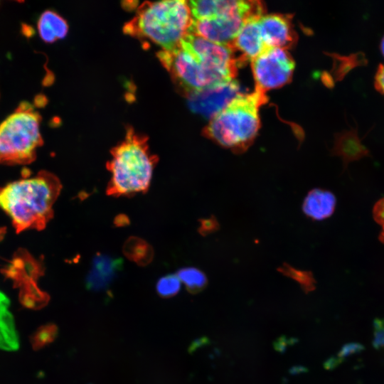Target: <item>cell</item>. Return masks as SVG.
<instances>
[{"instance_id": "cell-6", "label": "cell", "mask_w": 384, "mask_h": 384, "mask_svg": "<svg viewBox=\"0 0 384 384\" xmlns=\"http://www.w3.org/2000/svg\"><path fill=\"white\" fill-rule=\"evenodd\" d=\"M156 55L170 73L177 88L185 96L207 87L231 80L207 68L181 46L172 50H161Z\"/></svg>"}, {"instance_id": "cell-14", "label": "cell", "mask_w": 384, "mask_h": 384, "mask_svg": "<svg viewBox=\"0 0 384 384\" xmlns=\"http://www.w3.org/2000/svg\"><path fill=\"white\" fill-rule=\"evenodd\" d=\"M260 17L247 19L230 46L235 53H240L239 60L241 64L247 60L252 61L266 48L258 24Z\"/></svg>"}, {"instance_id": "cell-19", "label": "cell", "mask_w": 384, "mask_h": 384, "mask_svg": "<svg viewBox=\"0 0 384 384\" xmlns=\"http://www.w3.org/2000/svg\"><path fill=\"white\" fill-rule=\"evenodd\" d=\"M176 274L191 294H197L203 290L208 284L206 274L197 267H183Z\"/></svg>"}, {"instance_id": "cell-13", "label": "cell", "mask_w": 384, "mask_h": 384, "mask_svg": "<svg viewBox=\"0 0 384 384\" xmlns=\"http://www.w3.org/2000/svg\"><path fill=\"white\" fill-rule=\"evenodd\" d=\"M122 267L123 261L121 258L97 252L86 276V288L95 292L107 289Z\"/></svg>"}, {"instance_id": "cell-25", "label": "cell", "mask_w": 384, "mask_h": 384, "mask_svg": "<svg viewBox=\"0 0 384 384\" xmlns=\"http://www.w3.org/2000/svg\"><path fill=\"white\" fill-rule=\"evenodd\" d=\"M363 346L358 343H349L342 348L341 356H347L349 354L359 351Z\"/></svg>"}, {"instance_id": "cell-21", "label": "cell", "mask_w": 384, "mask_h": 384, "mask_svg": "<svg viewBox=\"0 0 384 384\" xmlns=\"http://www.w3.org/2000/svg\"><path fill=\"white\" fill-rule=\"evenodd\" d=\"M373 217L381 227L379 240L384 243V197L378 201L373 208Z\"/></svg>"}, {"instance_id": "cell-3", "label": "cell", "mask_w": 384, "mask_h": 384, "mask_svg": "<svg viewBox=\"0 0 384 384\" xmlns=\"http://www.w3.org/2000/svg\"><path fill=\"white\" fill-rule=\"evenodd\" d=\"M192 21L188 1H145L139 6L134 18L125 23L124 31L160 46L162 50H172L180 46Z\"/></svg>"}, {"instance_id": "cell-20", "label": "cell", "mask_w": 384, "mask_h": 384, "mask_svg": "<svg viewBox=\"0 0 384 384\" xmlns=\"http://www.w3.org/2000/svg\"><path fill=\"white\" fill-rule=\"evenodd\" d=\"M158 294L163 298L175 296L181 289V281L176 274H169L161 277L156 285Z\"/></svg>"}, {"instance_id": "cell-9", "label": "cell", "mask_w": 384, "mask_h": 384, "mask_svg": "<svg viewBox=\"0 0 384 384\" xmlns=\"http://www.w3.org/2000/svg\"><path fill=\"white\" fill-rule=\"evenodd\" d=\"M239 95L240 85L233 79L193 92L186 97L193 112L212 119Z\"/></svg>"}, {"instance_id": "cell-22", "label": "cell", "mask_w": 384, "mask_h": 384, "mask_svg": "<svg viewBox=\"0 0 384 384\" xmlns=\"http://www.w3.org/2000/svg\"><path fill=\"white\" fill-rule=\"evenodd\" d=\"M374 327L373 346L376 348H384V320L375 319Z\"/></svg>"}, {"instance_id": "cell-17", "label": "cell", "mask_w": 384, "mask_h": 384, "mask_svg": "<svg viewBox=\"0 0 384 384\" xmlns=\"http://www.w3.org/2000/svg\"><path fill=\"white\" fill-rule=\"evenodd\" d=\"M38 30L41 39L50 43L63 38L67 35L68 25L58 14L47 10L38 19Z\"/></svg>"}, {"instance_id": "cell-5", "label": "cell", "mask_w": 384, "mask_h": 384, "mask_svg": "<svg viewBox=\"0 0 384 384\" xmlns=\"http://www.w3.org/2000/svg\"><path fill=\"white\" fill-rule=\"evenodd\" d=\"M41 117L33 107L22 102L0 124V164L23 165L33 161L43 145Z\"/></svg>"}, {"instance_id": "cell-16", "label": "cell", "mask_w": 384, "mask_h": 384, "mask_svg": "<svg viewBox=\"0 0 384 384\" xmlns=\"http://www.w3.org/2000/svg\"><path fill=\"white\" fill-rule=\"evenodd\" d=\"M18 347V338L9 301L0 291V350L14 351Z\"/></svg>"}, {"instance_id": "cell-7", "label": "cell", "mask_w": 384, "mask_h": 384, "mask_svg": "<svg viewBox=\"0 0 384 384\" xmlns=\"http://www.w3.org/2000/svg\"><path fill=\"white\" fill-rule=\"evenodd\" d=\"M251 66L255 89L265 92L288 83L295 63L287 50L266 48L251 61Z\"/></svg>"}, {"instance_id": "cell-10", "label": "cell", "mask_w": 384, "mask_h": 384, "mask_svg": "<svg viewBox=\"0 0 384 384\" xmlns=\"http://www.w3.org/2000/svg\"><path fill=\"white\" fill-rule=\"evenodd\" d=\"M193 19H202L230 15L246 18L260 17L264 6L259 1L197 0L188 1Z\"/></svg>"}, {"instance_id": "cell-15", "label": "cell", "mask_w": 384, "mask_h": 384, "mask_svg": "<svg viewBox=\"0 0 384 384\" xmlns=\"http://www.w3.org/2000/svg\"><path fill=\"white\" fill-rule=\"evenodd\" d=\"M336 207V196L331 191L315 188L310 190L302 205L303 213L315 221L330 218Z\"/></svg>"}, {"instance_id": "cell-26", "label": "cell", "mask_w": 384, "mask_h": 384, "mask_svg": "<svg viewBox=\"0 0 384 384\" xmlns=\"http://www.w3.org/2000/svg\"><path fill=\"white\" fill-rule=\"evenodd\" d=\"M380 48L383 55H384V36L382 38L381 43H380Z\"/></svg>"}, {"instance_id": "cell-18", "label": "cell", "mask_w": 384, "mask_h": 384, "mask_svg": "<svg viewBox=\"0 0 384 384\" xmlns=\"http://www.w3.org/2000/svg\"><path fill=\"white\" fill-rule=\"evenodd\" d=\"M122 252L130 261L139 266L148 265L154 258V249L145 240L132 236L124 242Z\"/></svg>"}, {"instance_id": "cell-24", "label": "cell", "mask_w": 384, "mask_h": 384, "mask_svg": "<svg viewBox=\"0 0 384 384\" xmlns=\"http://www.w3.org/2000/svg\"><path fill=\"white\" fill-rule=\"evenodd\" d=\"M375 87L384 95V65H380L376 72Z\"/></svg>"}, {"instance_id": "cell-8", "label": "cell", "mask_w": 384, "mask_h": 384, "mask_svg": "<svg viewBox=\"0 0 384 384\" xmlns=\"http://www.w3.org/2000/svg\"><path fill=\"white\" fill-rule=\"evenodd\" d=\"M180 46L201 64L228 80H233L241 65L230 47L208 41L191 33L182 39Z\"/></svg>"}, {"instance_id": "cell-4", "label": "cell", "mask_w": 384, "mask_h": 384, "mask_svg": "<svg viewBox=\"0 0 384 384\" xmlns=\"http://www.w3.org/2000/svg\"><path fill=\"white\" fill-rule=\"evenodd\" d=\"M267 102L265 92L256 90L239 95L210 119L203 135L235 153L244 152L254 142L260 122L259 109Z\"/></svg>"}, {"instance_id": "cell-1", "label": "cell", "mask_w": 384, "mask_h": 384, "mask_svg": "<svg viewBox=\"0 0 384 384\" xmlns=\"http://www.w3.org/2000/svg\"><path fill=\"white\" fill-rule=\"evenodd\" d=\"M61 188L55 175L41 171L33 177L0 187V208L9 216L17 233L41 230L53 215V206Z\"/></svg>"}, {"instance_id": "cell-23", "label": "cell", "mask_w": 384, "mask_h": 384, "mask_svg": "<svg viewBox=\"0 0 384 384\" xmlns=\"http://www.w3.org/2000/svg\"><path fill=\"white\" fill-rule=\"evenodd\" d=\"M216 223L214 218L204 219L201 222L199 232L203 235L210 233L216 229Z\"/></svg>"}, {"instance_id": "cell-12", "label": "cell", "mask_w": 384, "mask_h": 384, "mask_svg": "<svg viewBox=\"0 0 384 384\" xmlns=\"http://www.w3.org/2000/svg\"><path fill=\"white\" fill-rule=\"evenodd\" d=\"M258 24L265 48L287 50L296 41L289 16L276 14L262 15Z\"/></svg>"}, {"instance_id": "cell-2", "label": "cell", "mask_w": 384, "mask_h": 384, "mask_svg": "<svg viewBox=\"0 0 384 384\" xmlns=\"http://www.w3.org/2000/svg\"><path fill=\"white\" fill-rule=\"evenodd\" d=\"M106 166L111 173L106 193L112 197H132L146 193L159 157L149 150L148 137L127 128L123 141L114 146Z\"/></svg>"}, {"instance_id": "cell-11", "label": "cell", "mask_w": 384, "mask_h": 384, "mask_svg": "<svg viewBox=\"0 0 384 384\" xmlns=\"http://www.w3.org/2000/svg\"><path fill=\"white\" fill-rule=\"evenodd\" d=\"M247 19L241 15L193 19L188 33L230 47Z\"/></svg>"}]
</instances>
